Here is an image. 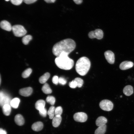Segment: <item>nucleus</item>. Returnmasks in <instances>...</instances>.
Instances as JSON below:
<instances>
[{"mask_svg":"<svg viewBox=\"0 0 134 134\" xmlns=\"http://www.w3.org/2000/svg\"><path fill=\"white\" fill-rule=\"evenodd\" d=\"M76 47L75 41L70 38H67L57 43L53 47L52 52L57 57L62 53L69 54L73 51Z\"/></svg>","mask_w":134,"mask_h":134,"instance_id":"1","label":"nucleus"},{"mask_svg":"<svg viewBox=\"0 0 134 134\" xmlns=\"http://www.w3.org/2000/svg\"><path fill=\"white\" fill-rule=\"evenodd\" d=\"M68 55L66 53H62L56 58L55 63L59 68L65 70H70L72 68L74 62L72 59L68 57Z\"/></svg>","mask_w":134,"mask_h":134,"instance_id":"2","label":"nucleus"},{"mask_svg":"<svg viewBox=\"0 0 134 134\" xmlns=\"http://www.w3.org/2000/svg\"><path fill=\"white\" fill-rule=\"evenodd\" d=\"M91 66V62L88 58L82 57L77 61L75 65V69L79 75L83 76L86 74Z\"/></svg>","mask_w":134,"mask_h":134,"instance_id":"3","label":"nucleus"},{"mask_svg":"<svg viewBox=\"0 0 134 134\" xmlns=\"http://www.w3.org/2000/svg\"><path fill=\"white\" fill-rule=\"evenodd\" d=\"M12 31L14 35L18 37L24 36L27 33L24 27L20 25H17L12 26Z\"/></svg>","mask_w":134,"mask_h":134,"instance_id":"4","label":"nucleus"},{"mask_svg":"<svg viewBox=\"0 0 134 134\" xmlns=\"http://www.w3.org/2000/svg\"><path fill=\"white\" fill-rule=\"evenodd\" d=\"M100 108L102 110L107 111H110L112 110L113 104L110 101L107 100H101L99 103Z\"/></svg>","mask_w":134,"mask_h":134,"instance_id":"5","label":"nucleus"},{"mask_svg":"<svg viewBox=\"0 0 134 134\" xmlns=\"http://www.w3.org/2000/svg\"><path fill=\"white\" fill-rule=\"evenodd\" d=\"M11 100L10 97L8 94L3 91H0V105L1 107L6 104L10 105Z\"/></svg>","mask_w":134,"mask_h":134,"instance_id":"6","label":"nucleus"},{"mask_svg":"<svg viewBox=\"0 0 134 134\" xmlns=\"http://www.w3.org/2000/svg\"><path fill=\"white\" fill-rule=\"evenodd\" d=\"M88 36L90 38H96L98 39H100L103 37V32L101 30L97 29L90 32Z\"/></svg>","mask_w":134,"mask_h":134,"instance_id":"7","label":"nucleus"},{"mask_svg":"<svg viewBox=\"0 0 134 134\" xmlns=\"http://www.w3.org/2000/svg\"><path fill=\"white\" fill-rule=\"evenodd\" d=\"M87 114L83 112H78L75 113L73 115V118L74 120L77 122H84L87 119Z\"/></svg>","mask_w":134,"mask_h":134,"instance_id":"8","label":"nucleus"},{"mask_svg":"<svg viewBox=\"0 0 134 134\" xmlns=\"http://www.w3.org/2000/svg\"><path fill=\"white\" fill-rule=\"evenodd\" d=\"M105 58L107 62L110 64H113L115 61L114 53L111 51L107 50L104 53Z\"/></svg>","mask_w":134,"mask_h":134,"instance_id":"9","label":"nucleus"},{"mask_svg":"<svg viewBox=\"0 0 134 134\" xmlns=\"http://www.w3.org/2000/svg\"><path fill=\"white\" fill-rule=\"evenodd\" d=\"M32 88L30 87H27L20 89L19 91V94L24 97H28L32 94Z\"/></svg>","mask_w":134,"mask_h":134,"instance_id":"10","label":"nucleus"},{"mask_svg":"<svg viewBox=\"0 0 134 134\" xmlns=\"http://www.w3.org/2000/svg\"><path fill=\"white\" fill-rule=\"evenodd\" d=\"M134 63L131 61H125L122 62L120 64L119 68L122 70H125L133 67Z\"/></svg>","mask_w":134,"mask_h":134,"instance_id":"11","label":"nucleus"},{"mask_svg":"<svg viewBox=\"0 0 134 134\" xmlns=\"http://www.w3.org/2000/svg\"><path fill=\"white\" fill-rule=\"evenodd\" d=\"M0 28L4 30L8 31H10L12 30V27L11 24L8 21L3 20L0 22Z\"/></svg>","mask_w":134,"mask_h":134,"instance_id":"12","label":"nucleus"},{"mask_svg":"<svg viewBox=\"0 0 134 134\" xmlns=\"http://www.w3.org/2000/svg\"><path fill=\"white\" fill-rule=\"evenodd\" d=\"M43 126L42 123L41 122L38 121L33 124L32 126V128L33 130L38 132L42 130Z\"/></svg>","mask_w":134,"mask_h":134,"instance_id":"13","label":"nucleus"},{"mask_svg":"<svg viewBox=\"0 0 134 134\" xmlns=\"http://www.w3.org/2000/svg\"><path fill=\"white\" fill-rule=\"evenodd\" d=\"M14 121L18 125L21 126L24 123V120L23 116L20 114H17L15 117Z\"/></svg>","mask_w":134,"mask_h":134,"instance_id":"14","label":"nucleus"},{"mask_svg":"<svg viewBox=\"0 0 134 134\" xmlns=\"http://www.w3.org/2000/svg\"><path fill=\"white\" fill-rule=\"evenodd\" d=\"M107 121V120L106 118L101 116L97 119L96 121V124L97 126L99 127L105 125Z\"/></svg>","mask_w":134,"mask_h":134,"instance_id":"15","label":"nucleus"},{"mask_svg":"<svg viewBox=\"0 0 134 134\" xmlns=\"http://www.w3.org/2000/svg\"><path fill=\"white\" fill-rule=\"evenodd\" d=\"M62 120V117L61 116H55L52 121V125L54 127H57L59 126Z\"/></svg>","mask_w":134,"mask_h":134,"instance_id":"16","label":"nucleus"},{"mask_svg":"<svg viewBox=\"0 0 134 134\" xmlns=\"http://www.w3.org/2000/svg\"><path fill=\"white\" fill-rule=\"evenodd\" d=\"M123 91L124 94L126 96H130L133 93V88L131 85H127L124 87Z\"/></svg>","mask_w":134,"mask_h":134,"instance_id":"17","label":"nucleus"},{"mask_svg":"<svg viewBox=\"0 0 134 134\" xmlns=\"http://www.w3.org/2000/svg\"><path fill=\"white\" fill-rule=\"evenodd\" d=\"M45 102L44 100H38L35 103V108L37 110L39 111L45 108Z\"/></svg>","mask_w":134,"mask_h":134,"instance_id":"18","label":"nucleus"},{"mask_svg":"<svg viewBox=\"0 0 134 134\" xmlns=\"http://www.w3.org/2000/svg\"><path fill=\"white\" fill-rule=\"evenodd\" d=\"M2 108L3 114L6 116L9 115L11 111L10 105L9 104H6L4 105Z\"/></svg>","mask_w":134,"mask_h":134,"instance_id":"19","label":"nucleus"},{"mask_svg":"<svg viewBox=\"0 0 134 134\" xmlns=\"http://www.w3.org/2000/svg\"><path fill=\"white\" fill-rule=\"evenodd\" d=\"M106 129V126L105 124L99 127L95 130V134H104Z\"/></svg>","mask_w":134,"mask_h":134,"instance_id":"20","label":"nucleus"},{"mask_svg":"<svg viewBox=\"0 0 134 134\" xmlns=\"http://www.w3.org/2000/svg\"><path fill=\"white\" fill-rule=\"evenodd\" d=\"M50 75L49 73H45L39 78V82L41 84L45 83L49 78Z\"/></svg>","mask_w":134,"mask_h":134,"instance_id":"21","label":"nucleus"},{"mask_svg":"<svg viewBox=\"0 0 134 134\" xmlns=\"http://www.w3.org/2000/svg\"><path fill=\"white\" fill-rule=\"evenodd\" d=\"M20 101V99L19 98H14L11 100L10 105L13 108H17L18 107Z\"/></svg>","mask_w":134,"mask_h":134,"instance_id":"22","label":"nucleus"},{"mask_svg":"<svg viewBox=\"0 0 134 134\" xmlns=\"http://www.w3.org/2000/svg\"><path fill=\"white\" fill-rule=\"evenodd\" d=\"M41 90L43 93L48 94H51L52 92V90L49 85L47 83H45L42 86Z\"/></svg>","mask_w":134,"mask_h":134,"instance_id":"23","label":"nucleus"},{"mask_svg":"<svg viewBox=\"0 0 134 134\" xmlns=\"http://www.w3.org/2000/svg\"><path fill=\"white\" fill-rule=\"evenodd\" d=\"M55 107L54 106H50L47 112V114L49 116V118L50 119H53L55 115Z\"/></svg>","mask_w":134,"mask_h":134,"instance_id":"24","label":"nucleus"},{"mask_svg":"<svg viewBox=\"0 0 134 134\" xmlns=\"http://www.w3.org/2000/svg\"><path fill=\"white\" fill-rule=\"evenodd\" d=\"M32 39V36L30 35L24 36L22 38V41L23 43L25 45L28 44L29 41Z\"/></svg>","mask_w":134,"mask_h":134,"instance_id":"25","label":"nucleus"},{"mask_svg":"<svg viewBox=\"0 0 134 134\" xmlns=\"http://www.w3.org/2000/svg\"><path fill=\"white\" fill-rule=\"evenodd\" d=\"M32 71V69L29 68L24 71L22 74V77L24 78H26L29 77Z\"/></svg>","mask_w":134,"mask_h":134,"instance_id":"26","label":"nucleus"},{"mask_svg":"<svg viewBox=\"0 0 134 134\" xmlns=\"http://www.w3.org/2000/svg\"><path fill=\"white\" fill-rule=\"evenodd\" d=\"M46 101L52 105H53L55 101V98L52 96H48L46 99Z\"/></svg>","mask_w":134,"mask_h":134,"instance_id":"27","label":"nucleus"},{"mask_svg":"<svg viewBox=\"0 0 134 134\" xmlns=\"http://www.w3.org/2000/svg\"><path fill=\"white\" fill-rule=\"evenodd\" d=\"M63 112V109L61 106L57 107L55 108V116H61Z\"/></svg>","mask_w":134,"mask_h":134,"instance_id":"28","label":"nucleus"},{"mask_svg":"<svg viewBox=\"0 0 134 134\" xmlns=\"http://www.w3.org/2000/svg\"><path fill=\"white\" fill-rule=\"evenodd\" d=\"M74 80L77 82V87L78 88L81 87L83 83V80L81 78L78 77L75 78Z\"/></svg>","mask_w":134,"mask_h":134,"instance_id":"29","label":"nucleus"},{"mask_svg":"<svg viewBox=\"0 0 134 134\" xmlns=\"http://www.w3.org/2000/svg\"><path fill=\"white\" fill-rule=\"evenodd\" d=\"M69 85V87L72 88H75L77 87V82L74 79L70 82Z\"/></svg>","mask_w":134,"mask_h":134,"instance_id":"30","label":"nucleus"},{"mask_svg":"<svg viewBox=\"0 0 134 134\" xmlns=\"http://www.w3.org/2000/svg\"><path fill=\"white\" fill-rule=\"evenodd\" d=\"M39 111V113L41 116L43 117H46L47 112L46 109L45 108Z\"/></svg>","mask_w":134,"mask_h":134,"instance_id":"31","label":"nucleus"},{"mask_svg":"<svg viewBox=\"0 0 134 134\" xmlns=\"http://www.w3.org/2000/svg\"><path fill=\"white\" fill-rule=\"evenodd\" d=\"M11 3L13 4L18 5L20 4L23 0H10Z\"/></svg>","mask_w":134,"mask_h":134,"instance_id":"32","label":"nucleus"},{"mask_svg":"<svg viewBox=\"0 0 134 134\" xmlns=\"http://www.w3.org/2000/svg\"><path fill=\"white\" fill-rule=\"evenodd\" d=\"M66 80L62 77H60L59 78L58 83L62 85H65L67 83Z\"/></svg>","mask_w":134,"mask_h":134,"instance_id":"33","label":"nucleus"},{"mask_svg":"<svg viewBox=\"0 0 134 134\" xmlns=\"http://www.w3.org/2000/svg\"><path fill=\"white\" fill-rule=\"evenodd\" d=\"M59 78L58 76L56 75L54 76L52 79L53 83L55 85H57L58 83Z\"/></svg>","mask_w":134,"mask_h":134,"instance_id":"34","label":"nucleus"},{"mask_svg":"<svg viewBox=\"0 0 134 134\" xmlns=\"http://www.w3.org/2000/svg\"><path fill=\"white\" fill-rule=\"evenodd\" d=\"M37 0H23V1L26 3L29 4L34 3Z\"/></svg>","mask_w":134,"mask_h":134,"instance_id":"35","label":"nucleus"},{"mask_svg":"<svg viewBox=\"0 0 134 134\" xmlns=\"http://www.w3.org/2000/svg\"><path fill=\"white\" fill-rule=\"evenodd\" d=\"M74 2L77 4H81L82 1V0H73Z\"/></svg>","mask_w":134,"mask_h":134,"instance_id":"36","label":"nucleus"},{"mask_svg":"<svg viewBox=\"0 0 134 134\" xmlns=\"http://www.w3.org/2000/svg\"><path fill=\"white\" fill-rule=\"evenodd\" d=\"M0 134H7L5 130L0 128Z\"/></svg>","mask_w":134,"mask_h":134,"instance_id":"37","label":"nucleus"},{"mask_svg":"<svg viewBox=\"0 0 134 134\" xmlns=\"http://www.w3.org/2000/svg\"><path fill=\"white\" fill-rule=\"evenodd\" d=\"M46 2L48 3H52L54 2L56 0H44Z\"/></svg>","mask_w":134,"mask_h":134,"instance_id":"38","label":"nucleus"},{"mask_svg":"<svg viewBox=\"0 0 134 134\" xmlns=\"http://www.w3.org/2000/svg\"><path fill=\"white\" fill-rule=\"evenodd\" d=\"M0 85L1 83V76H0Z\"/></svg>","mask_w":134,"mask_h":134,"instance_id":"39","label":"nucleus"},{"mask_svg":"<svg viewBox=\"0 0 134 134\" xmlns=\"http://www.w3.org/2000/svg\"><path fill=\"white\" fill-rule=\"evenodd\" d=\"M6 1H8L10 0H5Z\"/></svg>","mask_w":134,"mask_h":134,"instance_id":"40","label":"nucleus"},{"mask_svg":"<svg viewBox=\"0 0 134 134\" xmlns=\"http://www.w3.org/2000/svg\"><path fill=\"white\" fill-rule=\"evenodd\" d=\"M76 54H78V52H76Z\"/></svg>","mask_w":134,"mask_h":134,"instance_id":"41","label":"nucleus"}]
</instances>
